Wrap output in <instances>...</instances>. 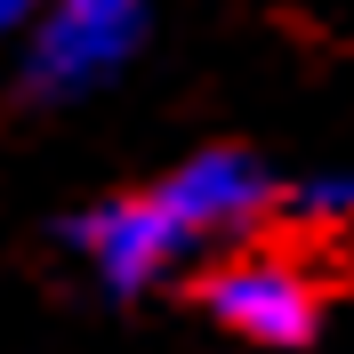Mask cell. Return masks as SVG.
Returning a JSON list of instances; mask_svg holds the SVG:
<instances>
[{
    "instance_id": "6da1fadb",
    "label": "cell",
    "mask_w": 354,
    "mask_h": 354,
    "mask_svg": "<svg viewBox=\"0 0 354 354\" xmlns=\"http://www.w3.org/2000/svg\"><path fill=\"white\" fill-rule=\"evenodd\" d=\"M153 32V0H41L24 41V88L65 105L105 88Z\"/></svg>"
},
{
    "instance_id": "7a4b0ae2",
    "label": "cell",
    "mask_w": 354,
    "mask_h": 354,
    "mask_svg": "<svg viewBox=\"0 0 354 354\" xmlns=\"http://www.w3.org/2000/svg\"><path fill=\"white\" fill-rule=\"evenodd\" d=\"M153 201L177 218V234H185L194 258H201V250L250 234V225L282 201V185H274V169H266L258 153H242V145H209V153L177 161V169L153 185Z\"/></svg>"
},
{
    "instance_id": "3957f363",
    "label": "cell",
    "mask_w": 354,
    "mask_h": 354,
    "mask_svg": "<svg viewBox=\"0 0 354 354\" xmlns=\"http://www.w3.org/2000/svg\"><path fill=\"white\" fill-rule=\"evenodd\" d=\"M65 242L97 266V282H105L113 298H137V290H153L161 274H177V266L194 258V242L177 234V218L153 194H113V201H97V209H81V218L65 225Z\"/></svg>"
},
{
    "instance_id": "277c9868",
    "label": "cell",
    "mask_w": 354,
    "mask_h": 354,
    "mask_svg": "<svg viewBox=\"0 0 354 354\" xmlns=\"http://www.w3.org/2000/svg\"><path fill=\"white\" fill-rule=\"evenodd\" d=\"M201 306L250 346H306L322 322V298L290 258H225L201 282Z\"/></svg>"
},
{
    "instance_id": "5b68a950",
    "label": "cell",
    "mask_w": 354,
    "mask_h": 354,
    "mask_svg": "<svg viewBox=\"0 0 354 354\" xmlns=\"http://www.w3.org/2000/svg\"><path fill=\"white\" fill-rule=\"evenodd\" d=\"M282 209L298 225H354V169H314L298 185H282Z\"/></svg>"
},
{
    "instance_id": "8992f818",
    "label": "cell",
    "mask_w": 354,
    "mask_h": 354,
    "mask_svg": "<svg viewBox=\"0 0 354 354\" xmlns=\"http://www.w3.org/2000/svg\"><path fill=\"white\" fill-rule=\"evenodd\" d=\"M32 8H41V0H0V41H8V32H17L24 17H32Z\"/></svg>"
}]
</instances>
